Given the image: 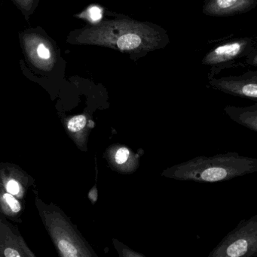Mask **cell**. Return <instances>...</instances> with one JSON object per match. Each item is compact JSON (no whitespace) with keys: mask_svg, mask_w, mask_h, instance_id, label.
Wrapping results in <instances>:
<instances>
[{"mask_svg":"<svg viewBox=\"0 0 257 257\" xmlns=\"http://www.w3.org/2000/svg\"><path fill=\"white\" fill-rule=\"evenodd\" d=\"M256 172L257 158L228 152L213 157H195L174 167L170 175L181 181L213 184Z\"/></svg>","mask_w":257,"mask_h":257,"instance_id":"cell-1","label":"cell"},{"mask_svg":"<svg viewBox=\"0 0 257 257\" xmlns=\"http://www.w3.org/2000/svg\"><path fill=\"white\" fill-rule=\"evenodd\" d=\"M42 224L59 257H98L78 227L54 209H41Z\"/></svg>","mask_w":257,"mask_h":257,"instance_id":"cell-2","label":"cell"},{"mask_svg":"<svg viewBox=\"0 0 257 257\" xmlns=\"http://www.w3.org/2000/svg\"><path fill=\"white\" fill-rule=\"evenodd\" d=\"M88 37L95 40L115 41L122 51L139 48L146 41L158 40V32L144 24L128 21H110L84 31Z\"/></svg>","mask_w":257,"mask_h":257,"instance_id":"cell-3","label":"cell"},{"mask_svg":"<svg viewBox=\"0 0 257 257\" xmlns=\"http://www.w3.org/2000/svg\"><path fill=\"white\" fill-rule=\"evenodd\" d=\"M257 214L242 220L208 257H256Z\"/></svg>","mask_w":257,"mask_h":257,"instance_id":"cell-4","label":"cell"},{"mask_svg":"<svg viewBox=\"0 0 257 257\" xmlns=\"http://www.w3.org/2000/svg\"><path fill=\"white\" fill-rule=\"evenodd\" d=\"M254 51L250 39H234L225 42L207 53L202 63L209 68L208 79L215 78L225 69L234 67L235 63L242 57H247Z\"/></svg>","mask_w":257,"mask_h":257,"instance_id":"cell-5","label":"cell"},{"mask_svg":"<svg viewBox=\"0 0 257 257\" xmlns=\"http://www.w3.org/2000/svg\"><path fill=\"white\" fill-rule=\"evenodd\" d=\"M208 85L226 94L257 102V69L236 76L215 77L208 79Z\"/></svg>","mask_w":257,"mask_h":257,"instance_id":"cell-6","label":"cell"},{"mask_svg":"<svg viewBox=\"0 0 257 257\" xmlns=\"http://www.w3.org/2000/svg\"><path fill=\"white\" fill-rule=\"evenodd\" d=\"M0 257H36L26 243L18 226L0 219Z\"/></svg>","mask_w":257,"mask_h":257,"instance_id":"cell-7","label":"cell"},{"mask_svg":"<svg viewBox=\"0 0 257 257\" xmlns=\"http://www.w3.org/2000/svg\"><path fill=\"white\" fill-rule=\"evenodd\" d=\"M256 0H207L203 12L211 16H228L254 7Z\"/></svg>","mask_w":257,"mask_h":257,"instance_id":"cell-8","label":"cell"},{"mask_svg":"<svg viewBox=\"0 0 257 257\" xmlns=\"http://www.w3.org/2000/svg\"><path fill=\"white\" fill-rule=\"evenodd\" d=\"M223 111L232 121L257 133V102L245 107L226 105Z\"/></svg>","mask_w":257,"mask_h":257,"instance_id":"cell-9","label":"cell"},{"mask_svg":"<svg viewBox=\"0 0 257 257\" xmlns=\"http://www.w3.org/2000/svg\"><path fill=\"white\" fill-rule=\"evenodd\" d=\"M113 247L115 250L117 252L119 257H146L143 256L141 253L136 252L135 250L130 248L126 244L122 243V241H119L116 238H113L112 240Z\"/></svg>","mask_w":257,"mask_h":257,"instance_id":"cell-10","label":"cell"},{"mask_svg":"<svg viewBox=\"0 0 257 257\" xmlns=\"http://www.w3.org/2000/svg\"><path fill=\"white\" fill-rule=\"evenodd\" d=\"M3 200H4L6 205H8L10 213H9V217L11 218L14 219L15 215H18L21 210V204L20 202L12 196L10 193H5L3 196Z\"/></svg>","mask_w":257,"mask_h":257,"instance_id":"cell-11","label":"cell"},{"mask_svg":"<svg viewBox=\"0 0 257 257\" xmlns=\"http://www.w3.org/2000/svg\"><path fill=\"white\" fill-rule=\"evenodd\" d=\"M86 124V118L84 116L79 115L73 117L68 123V128L72 132H78L84 127Z\"/></svg>","mask_w":257,"mask_h":257,"instance_id":"cell-12","label":"cell"},{"mask_svg":"<svg viewBox=\"0 0 257 257\" xmlns=\"http://www.w3.org/2000/svg\"><path fill=\"white\" fill-rule=\"evenodd\" d=\"M88 14H89V18L93 22H96L102 18V10L97 6H92L90 8Z\"/></svg>","mask_w":257,"mask_h":257,"instance_id":"cell-13","label":"cell"},{"mask_svg":"<svg viewBox=\"0 0 257 257\" xmlns=\"http://www.w3.org/2000/svg\"><path fill=\"white\" fill-rule=\"evenodd\" d=\"M129 157V151L127 148H122L117 151L116 155V161L118 164H123Z\"/></svg>","mask_w":257,"mask_h":257,"instance_id":"cell-14","label":"cell"},{"mask_svg":"<svg viewBox=\"0 0 257 257\" xmlns=\"http://www.w3.org/2000/svg\"><path fill=\"white\" fill-rule=\"evenodd\" d=\"M6 189L7 191L12 195H18L20 192L19 184L15 180H12L8 182Z\"/></svg>","mask_w":257,"mask_h":257,"instance_id":"cell-15","label":"cell"},{"mask_svg":"<svg viewBox=\"0 0 257 257\" xmlns=\"http://www.w3.org/2000/svg\"><path fill=\"white\" fill-rule=\"evenodd\" d=\"M246 65L249 66H253V67L256 68L257 69V51H252L247 57H246L245 61H244Z\"/></svg>","mask_w":257,"mask_h":257,"instance_id":"cell-16","label":"cell"},{"mask_svg":"<svg viewBox=\"0 0 257 257\" xmlns=\"http://www.w3.org/2000/svg\"><path fill=\"white\" fill-rule=\"evenodd\" d=\"M38 55L42 59H48L50 57V51L43 44H40L37 48Z\"/></svg>","mask_w":257,"mask_h":257,"instance_id":"cell-17","label":"cell"}]
</instances>
